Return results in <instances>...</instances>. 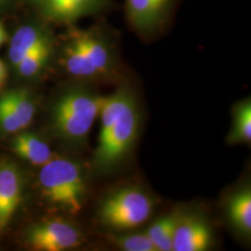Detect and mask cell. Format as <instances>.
<instances>
[{"label": "cell", "mask_w": 251, "mask_h": 251, "mask_svg": "<svg viewBox=\"0 0 251 251\" xmlns=\"http://www.w3.org/2000/svg\"><path fill=\"white\" fill-rule=\"evenodd\" d=\"M100 129L93 164L100 173L114 170L131 151L140 127V113L134 91L120 85L103 96L99 114Z\"/></svg>", "instance_id": "obj_1"}, {"label": "cell", "mask_w": 251, "mask_h": 251, "mask_svg": "<svg viewBox=\"0 0 251 251\" xmlns=\"http://www.w3.org/2000/svg\"><path fill=\"white\" fill-rule=\"evenodd\" d=\"M103 96L84 85H72L60 92L52 102L50 124L54 135L73 146L87 142Z\"/></svg>", "instance_id": "obj_2"}, {"label": "cell", "mask_w": 251, "mask_h": 251, "mask_svg": "<svg viewBox=\"0 0 251 251\" xmlns=\"http://www.w3.org/2000/svg\"><path fill=\"white\" fill-rule=\"evenodd\" d=\"M64 39L79 55L87 81L108 79L116 75L118 38L114 28L105 20L88 28H71Z\"/></svg>", "instance_id": "obj_3"}, {"label": "cell", "mask_w": 251, "mask_h": 251, "mask_svg": "<svg viewBox=\"0 0 251 251\" xmlns=\"http://www.w3.org/2000/svg\"><path fill=\"white\" fill-rule=\"evenodd\" d=\"M39 186L47 201L63 211L78 214L87 194L85 174L77 162L52 157L39 172Z\"/></svg>", "instance_id": "obj_4"}, {"label": "cell", "mask_w": 251, "mask_h": 251, "mask_svg": "<svg viewBox=\"0 0 251 251\" xmlns=\"http://www.w3.org/2000/svg\"><path fill=\"white\" fill-rule=\"evenodd\" d=\"M153 201L144 190L127 186L118 189L103 199L99 219L104 226L115 230H130L144 224L152 215Z\"/></svg>", "instance_id": "obj_5"}, {"label": "cell", "mask_w": 251, "mask_h": 251, "mask_svg": "<svg viewBox=\"0 0 251 251\" xmlns=\"http://www.w3.org/2000/svg\"><path fill=\"white\" fill-rule=\"evenodd\" d=\"M179 0H125L127 25L143 39L159 36L171 24Z\"/></svg>", "instance_id": "obj_6"}, {"label": "cell", "mask_w": 251, "mask_h": 251, "mask_svg": "<svg viewBox=\"0 0 251 251\" xmlns=\"http://www.w3.org/2000/svg\"><path fill=\"white\" fill-rule=\"evenodd\" d=\"M38 18L55 25H70L82 19L106 13L116 0H25Z\"/></svg>", "instance_id": "obj_7"}, {"label": "cell", "mask_w": 251, "mask_h": 251, "mask_svg": "<svg viewBox=\"0 0 251 251\" xmlns=\"http://www.w3.org/2000/svg\"><path fill=\"white\" fill-rule=\"evenodd\" d=\"M79 230L63 220H47L31 225L25 233L27 245L38 251H63L78 247Z\"/></svg>", "instance_id": "obj_8"}, {"label": "cell", "mask_w": 251, "mask_h": 251, "mask_svg": "<svg viewBox=\"0 0 251 251\" xmlns=\"http://www.w3.org/2000/svg\"><path fill=\"white\" fill-rule=\"evenodd\" d=\"M24 179L17 165L11 161L0 164V231L5 229L21 204Z\"/></svg>", "instance_id": "obj_9"}, {"label": "cell", "mask_w": 251, "mask_h": 251, "mask_svg": "<svg viewBox=\"0 0 251 251\" xmlns=\"http://www.w3.org/2000/svg\"><path fill=\"white\" fill-rule=\"evenodd\" d=\"M51 39H54V36L50 24L40 18L19 27L9 42L11 65L15 67L31 51Z\"/></svg>", "instance_id": "obj_10"}, {"label": "cell", "mask_w": 251, "mask_h": 251, "mask_svg": "<svg viewBox=\"0 0 251 251\" xmlns=\"http://www.w3.org/2000/svg\"><path fill=\"white\" fill-rule=\"evenodd\" d=\"M212 244V232L198 217L178 218L173 238L174 251H205Z\"/></svg>", "instance_id": "obj_11"}, {"label": "cell", "mask_w": 251, "mask_h": 251, "mask_svg": "<svg viewBox=\"0 0 251 251\" xmlns=\"http://www.w3.org/2000/svg\"><path fill=\"white\" fill-rule=\"evenodd\" d=\"M12 151L23 160L35 166H43L53 154L50 145L37 134L29 131H19L11 142Z\"/></svg>", "instance_id": "obj_12"}, {"label": "cell", "mask_w": 251, "mask_h": 251, "mask_svg": "<svg viewBox=\"0 0 251 251\" xmlns=\"http://www.w3.org/2000/svg\"><path fill=\"white\" fill-rule=\"evenodd\" d=\"M227 214L233 228L244 236L251 233V190L245 187L234 193L228 201Z\"/></svg>", "instance_id": "obj_13"}, {"label": "cell", "mask_w": 251, "mask_h": 251, "mask_svg": "<svg viewBox=\"0 0 251 251\" xmlns=\"http://www.w3.org/2000/svg\"><path fill=\"white\" fill-rule=\"evenodd\" d=\"M55 38L37 47L14 67L22 78L32 79L42 75L52 60L55 52Z\"/></svg>", "instance_id": "obj_14"}, {"label": "cell", "mask_w": 251, "mask_h": 251, "mask_svg": "<svg viewBox=\"0 0 251 251\" xmlns=\"http://www.w3.org/2000/svg\"><path fill=\"white\" fill-rule=\"evenodd\" d=\"M251 141V100L239 101L233 111V125L227 137L229 144H250Z\"/></svg>", "instance_id": "obj_15"}, {"label": "cell", "mask_w": 251, "mask_h": 251, "mask_svg": "<svg viewBox=\"0 0 251 251\" xmlns=\"http://www.w3.org/2000/svg\"><path fill=\"white\" fill-rule=\"evenodd\" d=\"M9 104L18 119L22 130L33 122L36 115V101L26 89H14L5 92Z\"/></svg>", "instance_id": "obj_16"}, {"label": "cell", "mask_w": 251, "mask_h": 251, "mask_svg": "<svg viewBox=\"0 0 251 251\" xmlns=\"http://www.w3.org/2000/svg\"><path fill=\"white\" fill-rule=\"evenodd\" d=\"M178 217L166 215L156 220L145 232L150 237L156 251H173V238Z\"/></svg>", "instance_id": "obj_17"}, {"label": "cell", "mask_w": 251, "mask_h": 251, "mask_svg": "<svg viewBox=\"0 0 251 251\" xmlns=\"http://www.w3.org/2000/svg\"><path fill=\"white\" fill-rule=\"evenodd\" d=\"M110 240L126 251H156L147 233L111 235Z\"/></svg>", "instance_id": "obj_18"}, {"label": "cell", "mask_w": 251, "mask_h": 251, "mask_svg": "<svg viewBox=\"0 0 251 251\" xmlns=\"http://www.w3.org/2000/svg\"><path fill=\"white\" fill-rule=\"evenodd\" d=\"M22 130L18 119L9 104L5 93L0 96V132L2 134H16Z\"/></svg>", "instance_id": "obj_19"}, {"label": "cell", "mask_w": 251, "mask_h": 251, "mask_svg": "<svg viewBox=\"0 0 251 251\" xmlns=\"http://www.w3.org/2000/svg\"><path fill=\"white\" fill-rule=\"evenodd\" d=\"M7 77H8L7 67H6L5 63L0 60V89L5 85Z\"/></svg>", "instance_id": "obj_20"}, {"label": "cell", "mask_w": 251, "mask_h": 251, "mask_svg": "<svg viewBox=\"0 0 251 251\" xmlns=\"http://www.w3.org/2000/svg\"><path fill=\"white\" fill-rule=\"evenodd\" d=\"M6 38H7V35H6L5 27L3 26V25L0 23V47L5 43Z\"/></svg>", "instance_id": "obj_21"}, {"label": "cell", "mask_w": 251, "mask_h": 251, "mask_svg": "<svg viewBox=\"0 0 251 251\" xmlns=\"http://www.w3.org/2000/svg\"><path fill=\"white\" fill-rule=\"evenodd\" d=\"M9 0H0V9H3L9 2Z\"/></svg>", "instance_id": "obj_22"}]
</instances>
